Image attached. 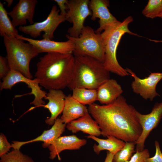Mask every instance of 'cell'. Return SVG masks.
<instances>
[{
    "mask_svg": "<svg viewBox=\"0 0 162 162\" xmlns=\"http://www.w3.org/2000/svg\"><path fill=\"white\" fill-rule=\"evenodd\" d=\"M88 109L104 137L112 136L125 142L136 143L142 134L138 111L122 95L110 104L94 103L89 105Z\"/></svg>",
    "mask_w": 162,
    "mask_h": 162,
    "instance_id": "obj_1",
    "label": "cell"
},
{
    "mask_svg": "<svg viewBox=\"0 0 162 162\" xmlns=\"http://www.w3.org/2000/svg\"><path fill=\"white\" fill-rule=\"evenodd\" d=\"M74 61L72 54L47 53L37 63L35 76L46 89H64L72 79Z\"/></svg>",
    "mask_w": 162,
    "mask_h": 162,
    "instance_id": "obj_2",
    "label": "cell"
},
{
    "mask_svg": "<svg viewBox=\"0 0 162 162\" xmlns=\"http://www.w3.org/2000/svg\"><path fill=\"white\" fill-rule=\"evenodd\" d=\"M74 58L73 78L68 87L70 90L77 88L97 90L110 79V72L103 63L89 56Z\"/></svg>",
    "mask_w": 162,
    "mask_h": 162,
    "instance_id": "obj_3",
    "label": "cell"
},
{
    "mask_svg": "<svg viewBox=\"0 0 162 162\" xmlns=\"http://www.w3.org/2000/svg\"><path fill=\"white\" fill-rule=\"evenodd\" d=\"M8 65L10 70L19 72L32 79L30 70L31 60L40 53L35 46L15 37H3Z\"/></svg>",
    "mask_w": 162,
    "mask_h": 162,
    "instance_id": "obj_4",
    "label": "cell"
},
{
    "mask_svg": "<svg viewBox=\"0 0 162 162\" xmlns=\"http://www.w3.org/2000/svg\"><path fill=\"white\" fill-rule=\"evenodd\" d=\"M133 20L132 16H129L117 26L101 33L105 47L104 66L110 72L121 76H128L129 74L126 69L122 67L118 63L116 58L117 49L121 38L125 33L139 36L128 28V25Z\"/></svg>",
    "mask_w": 162,
    "mask_h": 162,
    "instance_id": "obj_5",
    "label": "cell"
},
{
    "mask_svg": "<svg viewBox=\"0 0 162 162\" xmlns=\"http://www.w3.org/2000/svg\"><path fill=\"white\" fill-rule=\"evenodd\" d=\"M66 37L74 45V56H89L103 63L105 47L101 33H96L91 27L84 26L78 37H72L68 34Z\"/></svg>",
    "mask_w": 162,
    "mask_h": 162,
    "instance_id": "obj_6",
    "label": "cell"
},
{
    "mask_svg": "<svg viewBox=\"0 0 162 162\" xmlns=\"http://www.w3.org/2000/svg\"><path fill=\"white\" fill-rule=\"evenodd\" d=\"M60 11L56 5H53L45 20L29 25L20 26L19 30L33 38L39 37L44 32L43 39L51 40L54 38V32L58 26L66 20V14L59 13Z\"/></svg>",
    "mask_w": 162,
    "mask_h": 162,
    "instance_id": "obj_7",
    "label": "cell"
},
{
    "mask_svg": "<svg viewBox=\"0 0 162 162\" xmlns=\"http://www.w3.org/2000/svg\"><path fill=\"white\" fill-rule=\"evenodd\" d=\"M89 0H70L67 4L66 20L73 24L68 30L69 35L72 37H78L84 26L86 18L92 16Z\"/></svg>",
    "mask_w": 162,
    "mask_h": 162,
    "instance_id": "obj_8",
    "label": "cell"
},
{
    "mask_svg": "<svg viewBox=\"0 0 162 162\" xmlns=\"http://www.w3.org/2000/svg\"><path fill=\"white\" fill-rule=\"evenodd\" d=\"M20 82H23L27 84L28 87L31 90L29 94H33L34 96V100L30 104L35 106L31 109L45 105V102L43 99L46 97L47 93L41 89L39 80L36 78L34 79L28 78L20 73L14 70H10L7 75L2 79V81L0 83V90H10L15 84Z\"/></svg>",
    "mask_w": 162,
    "mask_h": 162,
    "instance_id": "obj_9",
    "label": "cell"
},
{
    "mask_svg": "<svg viewBox=\"0 0 162 162\" xmlns=\"http://www.w3.org/2000/svg\"><path fill=\"white\" fill-rule=\"evenodd\" d=\"M126 69L134 79L131 86L134 93L146 100L149 99L151 101L156 97L160 96L156 92V88L158 83L162 79V72L151 73L147 77L141 79L130 69Z\"/></svg>",
    "mask_w": 162,
    "mask_h": 162,
    "instance_id": "obj_10",
    "label": "cell"
},
{
    "mask_svg": "<svg viewBox=\"0 0 162 162\" xmlns=\"http://www.w3.org/2000/svg\"><path fill=\"white\" fill-rule=\"evenodd\" d=\"M137 115L142 131L136 142V152L142 151L144 149L146 140L151 132L159 124L162 118V102L156 103L148 114H142L137 111Z\"/></svg>",
    "mask_w": 162,
    "mask_h": 162,
    "instance_id": "obj_11",
    "label": "cell"
},
{
    "mask_svg": "<svg viewBox=\"0 0 162 162\" xmlns=\"http://www.w3.org/2000/svg\"><path fill=\"white\" fill-rule=\"evenodd\" d=\"M109 1L106 0H91L89 2V6L92 12L91 19L93 21L97 18L99 19V26L95 31L96 33H101L102 31L115 27L121 22L109 11Z\"/></svg>",
    "mask_w": 162,
    "mask_h": 162,
    "instance_id": "obj_12",
    "label": "cell"
},
{
    "mask_svg": "<svg viewBox=\"0 0 162 162\" xmlns=\"http://www.w3.org/2000/svg\"><path fill=\"white\" fill-rule=\"evenodd\" d=\"M16 37L26 41L35 46L40 53L57 52L63 54H73L75 46L70 40L65 41L58 42L44 39L35 40L19 34Z\"/></svg>",
    "mask_w": 162,
    "mask_h": 162,
    "instance_id": "obj_13",
    "label": "cell"
},
{
    "mask_svg": "<svg viewBox=\"0 0 162 162\" xmlns=\"http://www.w3.org/2000/svg\"><path fill=\"white\" fill-rule=\"evenodd\" d=\"M37 2V0H20L12 10L8 12L15 27L26 26L27 20L30 25L34 23L33 18Z\"/></svg>",
    "mask_w": 162,
    "mask_h": 162,
    "instance_id": "obj_14",
    "label": "cell"
},
{
    "mask_svg": "<svg viewBox=\"0 0 162 162\" xmlns=\"http://www.w3.org/2000/svg\"><path fill=\"white\" fill-rule=\"evenodd\" d=\"M66 124L64 123L60 118H58L49 129L44 130L40 136L32 140L26 141H13L11 144L13 149L20 150L23 145L36 142H43L42 146L46 148L55 140L61 136L64 131Z\"/></svg>",
    "mask_w": 162,
    "mask_h": 162,
    "instance_id": "obj_15",
    "label": "cell"
},
{
    "mask_svg": "<svg viewBox=\"0 0 162 162\" xmlns=\"http://www.w3.org/2000/svg\"><path fill=\"white\" fill-rule=\"evenodd\" d=\"M87 140L81 139L75 135L60 136L54 141L48 147L49 151V158L53 160L56 157L61 160L59 154L66 150H78L85 145Z\"/></svg>",
    "mask_w": 162,
    "mask_h": 162,
    "instance_id": "obj_16",
    "label": "cell"
},
{
    "mask_svg": "<svg viewBox=\"0 0 162 162\" xmlns=\"http://www.w3.org/2000/svg\"><path fill=\"white\" fill-rule=\"evenodd\" d=\"M66 96L61 90L52 89L49 90L44 98L47 100L48 102L46 104L41 106L48 109L51 113L50 117L45 120L46 124L52 125L58 116L62 112Z\"/></svg>",
    "mask_w": 162,
    "mask_h": 162,
    "instance_id": "obj_17",
    "label": "cell"
},
{
    "mask_svg": "<svg viewBox=\"0 0 162 162\" xmlns=\"http://www.w3.org/2000/svg\"><path fill=\"white\" fill-rule=\"evenodd\" d=\"M62 114L60 118L67 124L80 117L89 114L88 108L74 99L70 94L65 97Z\"/></svg>",
    "mask_w": 162,
    "mask_h": 162,
    "instance_id": "obj_18",
    "label": "cell"
},
{
    "mask_svg": "<svg viewBox=\"0 0 162 162\" xmlns=\"http://www.w3.org/2000/svg\"><path fill=\"white\" fill-rule=\"evenodd\" d=\"M97 100L107 105L115 101L123 92L121 85L116 80L110 79L97 89Z\"/></svg>",
    "mask_w": 162,
    "mask_h": 162,
    "instance_id": "obj_19",
    "label": "cell"
},
{
    "mask_svg": "<svg viewBox=\"0 0 162 162\" xmlns=\"http://www.w3.org/2000/svg\"><path fill=\"white\" fill-rule=\"evenodd\" d=\"M66 128L73 133L81 131L97 137L101 135L98 125L90 114L68 123L66 124Z\"/></svg>",
    "mask_w": 162,
    "mask_h": 162,
    "instance_id": "obj_20",
    "label": "cell"
},
{
    "mask_svg": "<svg viewBox=\"0 0 162 162\" xmlns=\"http://www.w3.org/2000/svg\"><path fill=\"white\" fill-rule=\"evenodd\" d=\"M86 137L98 143V145L94 144L93 146L94 151L97 154H99L102 151L107 150L114 155L122 149L125 144V142L123 141L112 136H107L106 139L89 135Z\"/></svg>",
    "mask_w": 162,
    "mask_h": 162,
    "instance_id": "obj_21",
    "label": "cell"
},
{
    "mask_svg": "<svg viewBox=\"0 0 162 162\" xmlns=\"http://www.w3.org/2000/svg\"><path fill=\"white\" fill-rule=\"evenodd\" d=\"M8 12L0 2V35L16 37L19 34L17 30L8 16Z\"/></svg>",
    "mask_w": 162,
    "mask_h": 162,
    "instance_id": "obj_22",
    "label": "cell"
},
{
    "mask_svg": "<svg viewBox=\"0 0 162 162\" xmlns=\"http://www.w3.org/2000/svg\"><path fill=\"white\" fill-rule=\"evenodd\" d=\"M72 91L73 98L83 105H89L97 100L96 89L77 88Z\"/></svg>",
    "mask_w": 162,
    "mask_h": 162,
    "instance_id": "obj_23",
    "label": "cell"
},
{
    "mask_svg": "<svg viewBox=\"0 0 162 162\" xmlns=\"http://www.w3.org/2000/svg\"><path fill=\"white\" fill-rule=\"evenodd\" d=\"M142 13L146 17L162 18V0H149Z\"/></svg>",
    "mask_w": 162,
    "mask_h": 162,
    "instance_id": "obj_24",
    "label": "cell"
},
{
    "mask_svg": "<svg viewBox=\"0 0 162 162\" xmlns=\"http://www.w3.org/2000/svg\"><path fill=\"white\" fill-rule=\"evenodd\" d=\"M136 143L125 142L124 147L114 155L112 162H125L129 161L135 152Z\"/></svg>",
    "mask_w": 162,
    "mask_h": 162,
    "instance_id": "obj_25",
    "label": "cell"
},
{
    "mask_svg": "<svg viewBox=\"0 0 162 162\" xmlns=\"http://www.w3.org/2000/svg\"><path fill=\"white\" fill-rule=\"evenodd\" d=\"M0 157V162H34L32 158L23 154L18 149H13Z\"/></svg>",
    "mask_w": 162,
    "mask_h": 162,
    "instance_id": "obj_26",
    "label": "cell"
},
{
    "mask_svg": "<svg viewBox=\"0 0 162 162\" xmlns=\"http://www.w3.org/2000/svg\"><path fill=\"white\" fill-rule=\"evenodd\" d=\"M150 153L148 149H144L142 151H136L128 162H145L150 157Z\"/></svg>",
    "mask_w": 162,
    "mask_h": 162,
    "instance_id": "obj_27",
    "label": "cell"
},
{
    "mask_svg": "<svg viewBox=\"0 0 162 162\" xmlns=\"http://www.w3.org/2000/svg\"><path fill=\"white\" fill-rule=\"evenodd\" d=\"M12 148L11 144L8 141L6 136L3 133L0 134V157L8 152Z\"/></svg>",
    "mask_w": 162,
    "mask_h": 162,
    "instance_id": "obj_28",
    "label": "cell"
},
{
    "mask_svg": "<svg viewBox=\"0 0 162 162\" xmlns=\"http://www.w3.org/2000/svg\"><path fill=\"white\" fill-rule=\"evenodd\" d=\"M10 69L7 57L0 56V78L2 80L8 74Z\"/></svg>",
    "mask_w": 162,
    "mask_h": 162,
    "instance_id": "obj_29",
    "label": "cell"
},
{
    "mask_svg": "<svg viewBox=\"0 0 162 162\" xmlns=\"http://www.w3.org/2000/svg\"><path fill=\"white\" fill-rule=\"evenodd\" d=\"M155 152L153 157L147 159L145 162H162V152L159 142L156 140L154 142Z\"/></svg>",
    "mask_w": 162,
    "mask_h": 162,
    "instance_id": "obj_30",
    "label": "cell"
},
{
    "mask_svg": "<svg viewBox=\"0 0 162 162\" xmlns=\"http://www.w3.org/2000/svg\"><path fill=\"white\" fill-rule=\"evenodd\" d=\"M60 8V13L62 14H66L67 10V4L68 3V0H54Z\"/></svg>",
    "mask_w": 162,
    "mask_h": 162,
    "instance_id": "obj_31",
    "label": "cell"
},
{
    "mask_svg": "<svg viewBox=\"0 0 162 162\" xmlns=\"http://www.w3.org/2000/svg\"><path fill=\"white\" fill-rule=\"evenodd\" d=\"M114 154L109 151L106 152V155L104 162H112Z\"/></svg>",
    "mask_w": 162,
    "mask_h": 162,
    "instance_id": "obj_32",
    "label": "cell"
},
{
    "mask_svg": "<svg viewBox=\"0 0 162 162\" xmlns=\"http://www.w3.org/2000/svg\"><path fill=\"white\" fill-rule=\"evenodd\" d=\"M5 2L7 3V6L8 7L10 6L12 4L13 0H5Z\"/></svg>",
    "mask_w": 162,
    "mask_h": 162,
    "instance_id": "obj_33",
    "label": "cell"
},
{
    "mask_svg": "<svg viewBox=\"0 0 162 162\" xmlns=\"http://www.w3.org/2000/svg\"><path fill=\"white\" fill-rule=\"evenodd\" d=\"M129 162V161H126L125 162Z\"/></svg>",
    "mask_w": 162,
    "mask_h": 162,
    "instance_id": "obj_34",
    "label": "cell"
},
{
    "mask_svg": "<svg viewBox=\"0 0 162 162\" xmlns=\"http://www.w3.org/2000/svg\"></svg>",
    "mask_w": 162,
    "mask_h": 162,
    "instance_id": "obj_35",
    "label": "cell"
}]
</instances>
